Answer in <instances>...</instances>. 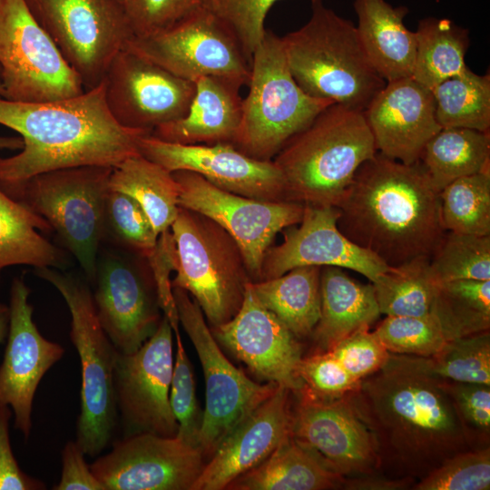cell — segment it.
<instances>
[{
	"label": "cell",
	"instance_id": "1",
	"mask_svg": "<svg viewBox=\"0 0 490 490\" xmlns=\"http://www.w3.org/2000/svg\"><path fill=\"white\" fill-rule=\"evenodd\" d=\"M347 396L375 441L378 475L416 482L473 449L446 389L426 358L392 354Z\"/></svg>",
	"mask_w": 490,
	"mask_h": 490
},
{
	"label": "cell",
	"instance_id": "2",
	"mask_svg": "<svg viewBox=\"0 0 490 490\" xmlns=\"http://www.w3.org/2000/svg\"><path fill=\"white\" fill-rule=\"evenodd\" d=\"M0 124L23 140L20 152L0 157V189L37 174L81 166L113 168L139 154L151 134L126 128L112 115L103 81L82 93L47 102H18L0 96Z\"/></svg>",
	"mask_w": 490,
	"mask_h": 490
},
{
	"label": "cell",
	"instance_id": "3",
	"mask_svg": "<svg viewBox=\"0 0 490 490\" xmlns=\"http://www.w3.org/2000/svg\"><path fill=\"white\" fill-rule=\"evenodd\" d=\"M439 193L420 162L405 164L377 152L337 206L338 227L388 267L431 257L446 232Z\"/></svg>",
	"mask_w": 490,
	"mask_h": 490
},
{
	"label": "cell",
	"instance_id": "4",
	"mask_svg": "<svg viewBox=\"0 0 490 490\" xmlns=\"http://www.w3.org/2000/svg\"><path fill=\"white\" fill-rule=\"evenodd\" d=\"M377 152L364 112L332 103L272 159L286 201L337 207L358 168Z\"/></svg>",
	"mask_w": 490,
	"mask_h": 490
},
{
	"label": "cell",
	"instance_id": "5",
	"mask_svg": "<svg viewBox=\"0 0 490 490\" xmlns=\"http://www.w3.org/2000/svg\"><path fill=\"white\" fill-rule=\"evenodd\" d=\"M289 69L309 96L364 111L386 81L368 60L357 27L322 0L309 21L281 37Z\"/></svg>",
	"mask_w": 490,
	"mask_h": 490
},
{
	"label": "cell",
	"instance_id": "6",
	"mask_svg": "<svg viewBox=\"0 0 490 490\" xmlns=\"http://www.w3.org/2000/svg\"><path fill=\"white\" fill-rule=\"evenodd\" d=\"M249 93L231 144L254 159L272 161L283 145L334 102L311 97L294 80L281 37L266 30L250 64Z\"/></svg>",
	"mask_w": 490,
	"mask_h": 490
},
{
	"label": "cell",
	"instance_id": "7",
	"mask_svg": "<svg viewBox=\"0 0 490 490\" xmlns=\"http://www.w3.org/2000/svg\"><path fill=\"white\" fill-rule=\"evenodd\" d=\"M35 274L58 290L71 315L70 338L81 365L75 441L86 456L96 457L111 442L118 423L113 386L117 350L99 322L86 282L55 268L35 269Z\"/></svg>",
	"mask_w": 490,
	"mask_h": 490
},
{
	"label": "cell",
	"instance_id": "8",
	"mask_svg": "<svg viewBox=\"0 0 490 490\" xmlns=\"http://www.w3.org/2000/svg\"><path fill=\"white\" fill-rule=\"evenodd\" d=\"M112 170L103 166L60 169L1 189L49 223L92 282L105 233V201Z\"/></svg>",
	"mask_w": 490,
	"mask_h": 490
},
{
	"label": "cell",
	"instance_id": "9",
	"mask_svg": "<svg viewBox=\"0 0 490 490\" xmlns=\"http://www.w3.org/2000/svg\"><path fill=\"white\" fill-rule=\"evenodd\" d=\"M171 231L177 253L172 288L187 291L211 327L230 320L251 282L236 241L212 220L181 207Z\"/></svg>",
	"mask_w": 490,
	"mask_h": 490
},
{
	"label": "cell",
	"instance_id": "10",
	"mask_svg": "<svg viewBox=\"0 0 490 490\" xmlns=\"http://www.w3.org/2000/svg\"><path fill=\"white\" fill-rule=\"evenodd\" d=\"M179 322L193 344L205 379V408L198 437L204 459L278 385L260 384L231 364L209 328L198 303L182 289L172 288Z\"/></svg>",
	"mask_w": 490,
	"mask_h": 490
},
{
	"label": "cell",
	"instance_id": "11",
	"mask_svg": "<svg viewBox=\"0 0 490 490\" xmlns=\"http://www.w3.org/2000/svg\"><path fill=\"white\" fill-rule=\"evenodd\" d=\"M0 82L5 98L18 102L61 100L84 91L25 0H0Z\"/></svg>",
	"mask_w": 490,
	"mask_h": 490
},
{
	"label": "cell",
	"instance_id": "12",
	"mask_svg": "<svg viewBox=\"0 0 490 490\" xmlns=\"http://www.w3.org/2000/svg\"><path fill=\"white\" fill-rule=\"evenodd\" d=\"M84 90L104 79L115 55L134 37L121 0H25Z\"/></svg>",
	"mask_w": 490,
	"mask_h": 490
},
{
	"label": "cell",
	"instance_id": "13",
	"mask_svg": "<svg viewBox=\"0 0 490 490\" xmlns=\"http://www.w3.org/2000/svg\"><path fill=\"white\" fill-rule=\"evenodd\" d=\"M126 47L191 82L221 75L249 83L250 61L232 26L201 1L188 15L158 34L133 37Z\"/></svg>",
	"mask_w": 490,
	"mask_h": 490
},
{
	"label": "cell",
	"instance_id": "14",
	"mask_svg": "<svg viewBox=\"0 0 490 490\" xmlns=\"http://www.w3.org/2000/svg\"><path fill=\"white\" fill-rule=\"evenodd\" d=\"M172 173L179 185V206L224 229L238 244L251 282L260 281L266 251L279 232L300 222L304 204L235 194L190 171Z\"/></svg>",
	"mask_w": 490,
	"mask_h": 490
},
{
	"label": "cell",
	"instance_id": "15",
	"mask_svg": "<svg viewBox=\"0 0 490 490\" xmlns=\"http://www.w3.org/2000/svg\"><path fill=\"white\" fill-rule=\"evenodd\" d=\"M172 328L163 316L154 334L136 351H117L113 386L123 436L153 433L174 436L178 424L170 405L173 372Z\"/></svg>",
	"mask_w": 490,
	"mask_h": 490
},
{
	"label": "cell",
	"instance_id": "16",
	"mask_svg": "<svg viewBox=\"0 0 490 490\" xmlns=\"http://www.w3.org/2000/svg\"><path fill=\"white\" fill-rule=\"evenodd\" d=\"M291 408L292 437L345 477L378 475L375 441L347 394L316 395L304 386Z\"/></svg>",
	"mask_w": 490,
	"mask_h": 490
},
{
	"label": "cell",
	"instance_id": "17",
	"mask_svg": "<svg viewBox=\"0 0 490 490\" xmlns=\"http://www.w3.org/2000/svg\"><path fill=\"white\" fill-rule=\"evenodd\" d=\"M105 100L123 127L152 132L185 115L195 93L182 79L127 47L112 61L103 79Z\"/></svg>",
	"mask_w": 490,
	"mask_h": 490
},
{
	"label": "cell",
	"instance_id": "18",
	"mask_svg": "<svg viewBox=\"0 0 490 490\" xmlns=\"http://www.w3.org/2000/svg\"><path fill=\"white\" fill-rule=\"evenodd\" d=\"M198 447L178 436H123L90 468L105 490H191L204 466Z\"/></svg>",
	"mask_w": 490,
	"mask_h": 490
},
{
	"label": "cell",
	"instance_id": "19",
	"mask_svg": "<svg viewBox=\"0 0 490 490\" xmlns=\"http://www.w3.org/2000/svg\"><path fill=\"white\" fill-rule=\"evenodd\" d=\"M30 289L22 278L10 287L9 328L0 364V407L8 406L14 426L27 440L32 430V412L36 389L48 370L64 354L58 343L45 338L33 319Z\"/></svg>",
	"mask_w": 490,
	"mask_h": 490
},
{
	"label": "cell",
	"instance_id": "20",
	"mask_svg": "<svg viewBox=\"0 0 490 490\" xmlns=\"http://www.w3.org/2000/svg\"><path fill=\"white\" fill-rule=\"evenodd\" d=\"M139 152L170 172L190 171L235 194L286 201L284 178L273 161L250 157L231 143L179 144L147 134L139 142Z\"/></svg>",
	"mask_w": 490,
	"mask_h": 490
},
{
	"label": "cell",
	"instance_id": "21",
	"mask_svg": "<svg viewBox=\"0 0 490 490\" xmlns=\"http://www.w3.org/2000/svg\"><path fill=\"white\" fill-rule=\"evenodd\" d=\"M251 282L237 314L211 327L216 341L259 378L289 389L303 387L298 369L302 348L298 338L256 298Z\"/></svg>",
	"mask_w": 490,
	"mask_h": 490
},
{
	"label": "cell",
	"instance_id": "22",
	"mask_svg": "<svg viewBox=\"0 0 490 490\" xmlns=\"http://www.w3.org/2000/svg\"><path fill=\"white\" fill-rule=\"evenodd\" d=\"M338 217L337 207L304 204L299 226L284 231L282 243L266 251L260 280L300 266H333L351 270L374 282L389 267L348 240L338 227Z\"/></svg>",
	"mask_w": 490,
	"mask_h": 490
},
{
	"label": "cell",
	"instance_id": "23",
	"mask_svg": "<svg viewBox=\"0 0 490 490\" xmlns=\"http://www.w3.org/2000/svg\"><path fill=\"white\" fill-rule=\"evenodd\" d=\"M93 299L99 322L122 354L136 351L158 328L162 317L154 282L126 260L109 254L97 264Z\"/></svg>",
	"mask_w": 490,
	"mask_h": 490
},
{
	"label": "cell",
	"instance_id": "24",
	"mask_svg": "<svg viewBox=\"0 0 490 490\" xmlns=\"http://www.w3.org/2000/svg\"><path fill=\"white\" fill-rule=\"evenodd\" d=\"M363 112L377 151L405 164L419 162L442 129L432 90L413 77L387 82Z\"/></svg>",
	"mask_w": 490,
	"mask_h": 490
},
{
	"label": "cell",
	"instance_id": "25",
	"mask_svg": "<svg viewBox=\"0 0 490 490\" xmlns=\"http://www.w3.org/2000/svg\"><path fill=\"white\" fill-rule=\"evenodd\" d=\"M291 391L278 386L223 439L191 490H225L235 478L262 463L290 435Z\"/></svg>",
	"mask_w": 490,
	"mask_h": 490
},
{
	"label": "cell",
	"instance_id": "26",
	"mask_svg": "<svg viewBox=\"0 0 490 490\" xmlns=\"http://www.w3.org/2000/svg\"><path fill=\"white\" fill-rule=\"evenodd\" d=\"M195 93L185 115L155 128L151 135L179 144L232 143L242 117L244 83L221 75L193 81Z\"/></svg>",
	"mask_w": 490,
	"mask_h": 490
},
{
	"label": "cell",
	"instance_id": "27",
	"mask_svg": "<svg viewBox=\"0 0 490 490\" xmlns=\"http://www.w3.org/2000/svg\"><path fill=\"white\" fill-rule=\"evenodd\" d=\"M354 9L359 40L378 74L386 82L412 77L416 39L403 22L408 9L386 0H355Z\"/></svg>",
	"mask_w": 490,
	"mask_h": 490
},
{
	"label": "cell",
	"instance_id": "28",
	"mask_svg": "<svg viewBox=\"0 0 490 490\" xmlns=\"http://www.w3.org/2000/svg\"><path fill=\"white\" fill-rule=\"evenodd\" d=\"M373 284H362L341 268L321 267L320 316L311 337L316 352L330 350L340 340L380 316Z\"/></svg>",
	"mask_w": 490,
	"mask_h": 490
},
{
	"label": "cell",
	"instance_id": "29",
	"mask_svg": "<svg viewBox=\"0 0 490 490\" xmlns=\"http://www.w3.org/2000/svg\"><path fill=\"white\" fill-rule=\"evenodd\" d=\"M346 478L328 468L290 433L262 463L235 478L225 490L343 489Z\"/></svg>",
	"mask_w": 490,
	"mask_h": 490
},
{
	"label": "cell",
	"instance_id": "30",
	"mask_svg": "<svg viewBox=\"0 0 490 490\" xmlns=\"http://www.w3.org/2000/svg\"><path fill=\"white\" fill-rule=\"evenodd\" d=\"M320 271L319 266H300L250 285L260 302L303 338L311 335L319 319Z\"/></svg>",
	"mask_w": 490,
	"mask_h": 490
},
{
	"label": "cell",
	"instance_id": "31",
	"mask_svg": "<svg viewBox=\"0 0 490 490\" xmlns=\"http://www.w3.org/2000/svg\"><path fill=\"white\" fill-rule=\"evenodd\" d=\"M109 188L132 197L158 235L171 230L180 210L179 185L172 172L139 153L113 168Z\"/></svg>",
	"mask_w": 490,
	"mask_h": 490
},
{
	"label": "cell",
	"instance_id": "32",
	"mask_svg": "<svg viewBox=\"0 0 490 490\" xmlns=\"http://www.w3.org/2000/svg\"><path fill=\"white\" fill-rule=\"evenodd\" d=\"M52 230L49 223L0 189V272L15 266L60 268L62 251L40 234Z\"/></svg>",
	"mask_w": 490,
	"mask_h": 490
},
{
	"label": "cell",
	"instance_id": "33",
	"mask_svg": "<svg viewBox=\"0 0 490 490\" xmlns=\"http://www.w3.org/2000/svg\"><path fill=\"white\" fill-rule=\"evenodd\" d=\"M489 161V132L466 128H442L419 159L438 191L459 178L490 171Z\"/></svg>",
	"mask_w": 490,
	"mask_h": 490
},
{
	"label": "cell",
	"instance_id": "34",
	"mask_svg": "<svg viewBox=\"0 0 490 490\" xmlns=\"http://www.w3.org/2000/svg\"><path fill=\"white\" fill-rule=\"evenodd\" d=\"M412 77L433 90L446 79L470 70L465 61L468 31L447 18L426 17L419 21Z\"/></svg>",
	"mask_w": 490,
	"mask_h": 490
},
{
	"label": "cell",
	"instance_id": "35",
	"mask_svg": "<svg viewBox=\"0 0 490 490\" xmlns=\"http://www.w3.org/2000/svg\"><path fill=\"white\" fill-rule=\"evenodd\" d=\"M372 284L381 314L412 317L433 314L440 285L426 256L389 267Z\"/></svg>",
	"mask_w": 490,
	"mask_h": 490
},
{
	"label": "cell",
	"instance_id": "36",
	"mask_svg": "<svg viewBox=\"0 0 490 490\" xmlns=\"http://www.w3.org/2000/svg\"><path fill=\"white\" fill-rule=\"evenodd\" d=\"M436 116L442 128H466L489 132L490 77L468 70L433 90Z\"/></svg>",
	"mask_w": 490,
	"mask_h": 490
},
{
	"label": "cell",
	"instance_id": "37",
	"mask_svg": "<svg viewBox=\"0 0 490 490\" xmlns=\"http://www.w3.org/2000/svg\"><path fill=\"white\" fill-rule=\"evenodd\" d=\"M449 340L489 330L490 280L442 282L433 311Z\"/></svg>",
	"mask_w": 490,
	"mask_h": 490
},
{
	"label": "cell",
	"instance_id": "38",
	"mask_svg": "<svg viewBox=\"0 0 490 490\" xmlns=\"http://www.w3.org/2000/svg\"><path fill=\"white\" fill-rule=\"evenodd\" d=\"M446 231L490 235V171L459 178L439 193Z\"/></svg>",
	"mask_w": 490,
	"mask_h": 490
},
{
	"label": "cell",
	"instance_id": "39",
	"mask_svg": "<svg viewBox=\"0 0 490 490\" xmlns=\"http://www.w3.org/2000/svg\"><path fill=\"white\" fill-rule=\"evenodd\" d=\"M430 269L439 283L490 280V235L446 231L430 257Z\"/></svg>",
	"mask_w": 490,
	"mask_h": 490
},
{
	"label": "cell",
	"instance_id": "40",
	"mask_svg": "<svg viewBox=\"0 0 490 490\" xmlns=\"http://www.w3.org/2000/svg\"><path fill=\"white\" fill-rule=\"evenodd\" d=\"M426 360L431 371L446 380L490 385L489 330L448 340Z\"/></svg>",
	"mask_w": 490,
	"mask_h": 490
},
{
	"label": "cell",
	"instance_id": "41",
	"mask_svg": "<svg viewBox=\"0 0 490 490\" xmlns=\"http://www.w3.org/2000/svg\"><path fill=\"white\" fill-rule=\"evenodd\" d=\"M392 354L429 358L440 351L449 340L438 318L387 316L374 330Z\"/></svg>",
	"mask_w": 490,
	"mask_h": 490
},
{
	"label": "cell",
	"instance_id": "42",
	"mask_svg": "<svg viewBox=\"0 0 490 490\" xmlns=\"http://www.w3.org/2000/svg\"><path fill=\"white\" fill-rule=\"evenodd\" d=\"M490 447L473 448L446 459L416 481L413 490H488Z\"/></svg>",
	"mask_w": 490,
	"mask_h": 490
},
{
	"label": "cell",
	"instance_id": "43",
	"mask_svg": "<svg viewBox=\"0 0 490 490\" xmlns=\"http://www.w3.org/2000/svg\"><path fill=\"white\" fill-rule=\"evenodd\" d=\"M128 248L147 259L159 235L142 206L131 196L109 190L105 201V230Z\"/></svg>",
	"mask_w": 490,
	"mask_h": 490
},
{
	"label": "cell",
	"instance_id": "44",
	"mask_svg": "<svg viewBox=\"0 0 490 490\" xmlns=\"http://www.w3.org/2000/svg\"><path fill=\"white\" fill-rule=\"evenodd\" d=\"M173 334L177 349L170 388V405L178 424L176 436L186 444L198 447L202 414L200 412L196 397L192 367L180 332Z\"/></svg>",
	"mask_w": 490,
	"mask_h": 490
},
{
	"label": "cell",
	"instance_id": "45",
	"mask_svg": "<svg viewBox=\"0 0 490 490\" xmlns=\"http://www.w3.org/2000/svg\"><path fill=\"white\" fill-rule=\"evenodd\" d=\"M446 387L473 448L489 446L490 385L446 380Z\"/></svg>",
	"mask_w": 490,
	"mask_h": 490
},
{
	"label": "cell",
	"instance_id": "46",
	"mask_svg": "<svg viewBox=\"0 0 490 490\" xmlns=\"http://www.w3.org/2000/svg\"><path fill=\"white\" fill-rule=\"evenodd\" d=\"M277 1L202 0L232 26L250 62L265 34V17Z\"/></svg>",
	"mask_w": 490,
	"mask_h": 490
},
{
	"label": "cell",
	"instance_id": "47",
	"mask_svg": "<svg viewBox=\"0 0 490 490\" xmlns=\"http://www.w3.org/2000/svg\"><path fill=\"white\" fill-rule=\"evenodd\" d=\"M202 0H121L134 37L162 32L192 12Z\"/></svg>",
	"mask_w": 490,
	"mask_h": 490
},
{
	"label": "cell",
	"instance_id": "48",
	"mask_svg": "<svg viewBox=\"0 0 490 490\" xmlns=\"http://www.w3.org/2000/svg\"><path fill=\"white\" fill-rule=\"evenodd\" d=\"M328 352L357 381L380 369L390 352L375 331L363 328L336 344Z\"/></svg>",
	"mask_w": 490,
	"mask_h": 490
},
{
	"label": "cell",
	"instance_id": "49",
	"mask_svg": "<svg viewBox=\"0 0 490 490\" xmlns=\"http://www.w3.org/2000/svg\"><path fill=\"white\" fill-rule=\"evenodd\" d=\"M298 373L303 386L322 397H339L357 387L355 380L328 352H315L302 358Z\"/></svg>",
	"mask_w": 490,
	"mask_h": 490
},
{
	"label": "cell",
	"instance_id": "50",
	"mask_svg": "<svg viewBox=\"0 0 490 490\" xmlns=\"http://www.w3.org/2000/svg\"><path fill=\"white\" fill-rule=\"evenodd\" d=\"M151 268L154 281L158 302L172 328L173 333L179 331V318L173 298L170 275L177 268V253L171 230L159 235L153 252L146 259Z\"/></svg>",
	"mask_w": 490,
	"mask_h": 490
},
{
	"label": "cell",
	"instance_id": "51",
	"mask_svg": "<svg viewBox=\"0 0 490 490\" xmlns=\"http://www.w3.org/2000/svg\"><path fill=\"white\" fill-rule=\"evenodd\" d=\"M13 411L0 407V490H44L41 480L25 474L16 461L10 441L9 424Z\"/></svg>",
	"mask_w": 490,
	"mask_h": 490
},
{
	"label": "cell",
	"instance_id": "52",
	"mask_svg": "<svg viewBox=\"0 0 490 490\" xmlns=\"http://www.w3.org/2000/svg\"><path fill=\"white\" fill-rule=\"evenodd\" d=\"M76 441H68L62 450V473L54 490H105L84 458Z\"/></svg>",
	"mask_w": 490,
	"mask_h": 490
},
{
	"label": "cell",
	"instance_id": "53",
	"mask_svg": "<svg viewBox=\"0 0 490 490\" xmlns=\"http://www.w3.org/2000/svg\"><path fill=\"white\" fill-rule=\"evenodd\" d=\"M415 480L392 479L381 475L347 477L343 489L348 490H403L411 489Z\"/></svg>",
	"mask_w": 490,
	"mask_h": 490
},
{
	"label": "cell",
	"instance_id": "54",
	"mask_svg": "<svg viewBox=\"0 0 490 490\" xmlns=\"http://www.w3.org/2000/svg\"><path fill=\"white\" fill-rule=\"evenodd\" d=\"M9 319V306L0 301V345L3 344L7 338Z\"/></svg>",
	"mask_w": 490,
	"mask_h": 490
},
{
	"label": "cell",
	"instance_id": "55",
	"mask_svg": "<svg viewBox=\"0 0 490 490\" xmlns=\"http://www.w3.org/2000/svg\"><path fill=\"white\" fill-rule=\"evenodd\" d=\"M24 146L23 140L20 136H1L0 135V149L21 150Z\"/></svg>",
	"mask_w": 490,
	"mask_h": 490
},
{
	"label": "cell",
	"instance_id": "56",
	"mask_svg": "<svg viewBox=\"0 0 490 490\" xmlns=\"http://www.w3.org/2000/svg\"><path fill=\"white\" fill-rule=\"evenodd\" d=\"M0 96H3V97L5 96V89H4L1 82H0Z\"/></svg>",
	"mask_w": 490,
	"mask_h": 490
}]
</instances>
